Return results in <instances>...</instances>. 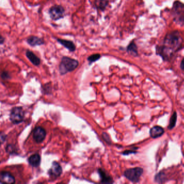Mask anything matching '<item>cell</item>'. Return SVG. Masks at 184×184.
Segmentation results:
<instances>
[{"instance_id":"8","label":"cell","mask_w":184,"mask_h":184,"mask_svg":"<svg viewBox=\"0 0 184 184\" xmlns=\"http://www.w3.org/2000/svg\"><path fill=\"white\" fill-rule=\"evenodd\" d=\"M173 11L176 13V17L177 20L184 22V5L179 2L174 4Z\"/></svg>"},{"instance_id":"12","label":"cell","mask_w":184,"mask_h":184,"mask_svg":"<svg viewBox=\"0 0 184 184\" xmlns=\"http://www.w3.org/2000/svg\"><path fill=\"white\" fill-rule=\"evenodd\" d=\"M26 57L31 61V63L35 66H39L40 64V59L31 50H26Z\"/></svg>"},{"instance_id":"18","label":"cell","mask_w":184,"mask_h":184,"mask_svg":"<svg viewBox=\"0 0 184 184\" xmlns=\"http://www.w3.org/2000/svg\"><path fill=\"white\" fill-rule=\"evenodd\" d=\"M177 121V113L175 112L173 115H172V117L171 118V120H170V125L168 126V128L170 129H172V128H173L175 125H176V123Z\"/></svg>"},{"instance_id":"4","label":"cell","mask_w":184,"mask_h":184,"mask_svg":"<svg viewBox=\"0 0 184 184\" xmlns=\"http://www.w3.org/2000/svg\"><path fill=\"white\" fill-rule=\"evenodd\" d=\"M143 173V170L140 167L129 168L124 172V176L132 182H139L140 178Z\"/></svg>"},{"instance_id":"6","label":"cell","mask_w":184,"mask_h":184,"mask_svg":"<svg viewBox=\"0 0 184 184\" xmlns=\"http://www.w3.org/2000/svg\"><path fill=\"white\" fill-rule=\"evenodd\" d=\"M46 131L45 129L38 126L35 129L33 132V138L37 143H40L44 141L46 137Z\"/></svg>"},{"instance_id":"20","label":"cell","mask_w":184,"mask_h":184,"mask_svg":"<svg viewBox=\"0 0 184 184\" xmlns=\"http://www.w3.org/2000/svg\"><path fill=\"white\" fill-rule=\"evenodd\" d=\"M102 136H103V138L105 140V142H106L107 144H111V139L110 138L109 136L106 133L103 132L102 134Z\"/></svg>"},{"instance_id":"7","label":"cell","mask_w":184,"mask_h":184,"mask_svg":"<svg viewBox=\"0 0 184 184\" xmlns=\"http://www.w3.org/2000/svg\"><path fill=\"white\" fill-rule=\"evenodd\" d=\"M62 173V168L59 163L54 162L51 168L49 170L48 174L50 177L57 178L61 176Z\"/></svg>"},{"instance_id":"9","label":"cell","mask_w":184,"mask_h":184,"mask_svg":"<svg viewBox=\"0 0 184 184\" xmlns=\"http://www.w3.org/2000/svg\"><path fill=\"white\" fill-rule=\"evenodd\" d=\"M0 182L5 184H14L15 179L9 172L2 171L0 174Z\"/></svg>"},{"instance_id":"22","label":"cell","mask_w":184,"mask_h":184,"mask_svg":"<svg viewBox=\"0 0 184 184\" xmlns=\"http://www.w3.org/2000/svg\"><path fill=\"white\" fill-rule=\"evenodd\" d=\"M7 136L4 134H3L2 132H1V143H2L3 142H4L5 141V140H6V138Z\"/></svg>"},{"instance_id":"5","label":"cell","mask_w":184,"mask_h":184,"mask_svg":"<svg viewBox=\"0 0 184 184\" xmlns=\"http://www.w3.org/2000/svg\"><path fill=\"white\" fill-rule=\"evenodd\" d=\"M65 9L60 5H54L49 10V14L53 21L59 20L64 16Z\"/></svg>"},{"instance_id":"3","label":"cell","mask_w":184,"mask_h":184,"mask_svg":"<svg viewBox=\"0 0 184 184\" xmlns=\"http://www.w3.org/2000/svg\"><path fill=\"white\" fill-rule=\"evenodd\" d=\"M24 111L21 106L13 107L10 112V121L14 124H18L23 121L24 118Z\"/></svg>"},{"instance_id":"17","label":"cell","mask_w":184,"mask_h":184,"mask_svg":"<svg viewBox=\"0 0 184 184\" xmlns=\"http://www.w3.org/2000/svg\"><path fill=\"white\" fill-rule=\"evenodd\" d=\"M101 55L100 54H93V55L88 57L87 61H89V63H92L98 61L99 59H101Z\"/></svg>"},{"instance_id":"23","label":"cell","mask_w":184,"mask_h":184,"mask_svg":"<svg viewBox=\"0 0 184 184\" xmlns=\"http://www.w3.org/2000/svg\"><path fill=\"white\" fill-rule=\"evenodd\" d=\"M4 42V38L2 36V35L1 36V39H0V43L1 45H3Z\"/></svg>"},{"instance_id":"19","label":"cell","mask_w":184,"mask_h":184,"mask_svg":"<svg viewBox=\"0 0 184 184\" xmlns=\"http://www.w3.org/2000/svg\"><path fill=\"white\" fill-rule=\"evenodd\" d=\"M1 78L3 80H7L10 78V76L9 73L7 71H3L1 74Z\"/></svg>"},{"instance_id":"11","label":"cell","mask_w":184,"mask_h":184,"mask_svg":"<svg viewBox=\"0 0 184 184\" xmlns=\"http://www.w3.org/2000/svg\"><path fill=\"white\" fill-rule=\"evenodd\" d=\"M57 41L62 45L63 47L69 50L70 52H74L76 50V45L74 43L72 42L71 40H63V39H57Z\"/></svg>"},{"instance_id":"14","label":"cell","mask_w":184,"mask_h":184,"mask_svg":"<svg viewBox=\"0 0 184 184\" xmlns=\"http://www.w3.org/2000/svg\"><path fill=\"white\" fill-rule=\"evenodd\" d=\"M29 164L31 165V166L34 167H37L40 166L41 161L40 156L39 154H34L29 157L28 159Z\"/></svg>"},{"instance_id":"1","label":"cell","mask_w":184,"mask_h":184,"mask_svg":"<svg viewBox=\"0 0 184 184\" xmlns=\"http://www.w3.org/2000/svg\"><path fill=\"white\" fill-rule=\"evenodd\" d=\"M78 65L79 62L76 59L69 57L63 56L59 65V71L61 75H65L67 73L75 70Z\"/></svg>"},{"instance_id":"13","label":"cell","mask_w":184,"mask_h":184,"mask_svg":"<svg viewBox=\"0 0 184 184\" xmlns=\"http://www.w3.org/2000/svg\"><path fill=\"white\" fill-rule=\"evenodd\" d=\"M98 172L101 178V183L108 184V183H112L113 182L112 178L109 176L104 170L101 168H99L98 170Z\"/></svg>"},{"instance_id":"2","label":"cell","mask_w":184,"mask_h":184,"mask_svg":"<svg viewBox=\"0 0 184 184\" xmlns=\"http://www.w3.org/2000/svg\"><path fill=\"white\" fill-rule=\"evenodd\" d=\"M180 37L178 32H174L168 35L165 40V46L163 49L167 50H175L179 47L180 45Z\"/></svg>"},{"instance_id":"24","label":"cell","mask_w":184,"mask_h":184,"mask_svg":"<svg viewBox=\"0 0 184 184\" xmlns=\"http://www.w3.org/2000/svg\"><path fill=\"white\" fill-rule=\"evenodd\" d=\"M180 67H181V68H182V70L184 71V59H182V63H181Z\"/></svg>"},{"instance_id":"15","label":"cell","mask_w":184,"mask_h":184,"mask_svg":"<svg viewBox=\"0 0 184 184\" xmlns=\"http://www.w3.org/2000/svg\"><path fill=\"white\" fill-rule=\"evenodd\" d=\"M164 132V130L163 128L159 126H156L150 130V136L153 138H156L162 136Z\"/></svg>"},{"instance_id":"10","label":"cell","mask_w":184,"mask_h":184,"mask_svg":"<svg viewBox=\"0 0 184 184\" xmlns=\"http://www.w3.org/2000/svg\"><path fill=\"white\" fill-rule=\"evenodd\" d=\"M26 42L31 47L40 46L45 44V40L42 38L36 36H31L26 39Z\"/></svg>"},{"instance_id":"21","label":"cell","mask_w":184,"mask_h":184,"mask_svg":"<svg viewBox=\"0 0 184 184\" xmlns=\"http://www.w3.org/2000/svg\"><path fill=\"white\" fill-rule=\"evenodd\" d=\"M6 151L9 153H14L15 150L14 149V146L12 145H8L7 146Z\"/></svg>"},{"instance_id":"16","label":"cell","mask_w":184,"mask_h":184,"mask_svg":"<svg viewBox=\"0 0 184 184\" xmlns=\"http://www.w3.org/2000/svg\"><path fill=\"white\" fill-rule=\"evenodd\" d=\"M95 7L98 10L103 11L109 4V0H95Z\"/></svg>"}]
</instances>
